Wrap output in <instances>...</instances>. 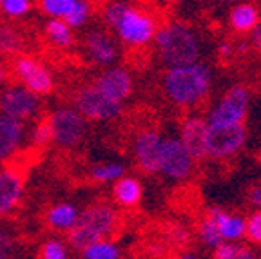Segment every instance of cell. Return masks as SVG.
<instances>
[{"instance_id":"obj_1","label":"cell","mask_w":261,"mask_h":259,"mask_svg":"<svg viewBox=\"0 0 261 259\" xmlns=\"http://www.w3.org/2000/svg\"><path fill=\"white\" fill-rule=\"evenodd\" d=\"M214 85V73L208 64L196 60L192 64L167 67L162 78L163 94L181 109H196L207 101Z\"/></svg>"},{"instance_id":"obj_2","label":"cell","mask_w":261,"mask_h":259,"mask_svg":"<svg viewBox=\"0 0 261 259\" xmlns=\"http://www.w3.org/2000/svg\"><path fill=\"white\" fill-rule=\"evenodd\" d=\"M152 44L156 58L165 67L192 64L200 60L203 51L200 33L179 20H169L158 25Z\"/></svg>"},{"instance_id":"obj_3","label":"cell","mask_w":261,"mask_h":259,"mask_svg":"<svg viewBox=\"0 0 261 259\" xmlns=\"http://www.w3.org/2000/svg\"><path fill=\"white\" fill-rule=\"evenodd\" d=\"M120 214L111 203H94L78 214L76 223L67 230V245L82 252L96 239H106L116 232Z\"/></svg>"},{"instance_id":"obj_4","label":"cell","mask_w":261,"mask_h":259,"mask_svg":"<svg viewBox=\"0 0 261 259\" xmlns=\"http://www.w3.org/2000/svg\"><path fill=\"white\" fill-rule=\"evenodd\" d=\"M158 22L149 11L129 4L113 24V31L122 44L129 47H145L154 38Z\"/></svg>"},{"instance_id":"obj_5","label":"cell","mask_w":261,"mask_h":259,"mask_svg":"<svg viewBox=\"0 0 261 259\" xmlns=\"http://www.w3.org/2000/svg\"><path fill=\"white\" fill-rule=\"evenodd\" d=\"M249 138L245 122L207 123V158L225 162L243 150Z\"/></svg>"},{"instance_id":"obj_6","label":"cell","mask_w":261,"mask_h":259,"mask_svg":"<svg viewBox=\"0 0 261 259\" xmlns=\"http://www.w3.org/2000/svg\"><path fill=\"white\" fill-rule=\"evenodd\" d=\"M74 109L91 122H111L123 113V101L111 98L94 84H86L74 93Z\"/></svg>"},{"instance_id":"obj_7","label":"cell","mask_w":261,"mask_h":259,"mask_svg":"<svg viewBox=\"0 0 261 259\" xmlns=\"http://www.w3.org/2000/svg\"><path fill=\"white\" fill-rule=\"evenodd\" d=\"M51 142L58 149H74L87 133V120L74 107H58L47 118Z\"/></svg>"},{"instance_id":"obj_8","label":"cell","mask_w":261,"mask_h":259,"mask_svg":"<svg viewBox=\"0 0 261 259\" xmlns=\"http://www.w3.org/2000/svg\"><path fill=\"white\" fill-rule=\"evenodd\" d=\"M196 169V160L179 140V136H165L162 142V156H160L158 174L169 182H187L192 178Z\"/></svg>"},{"instance_id":"obj_9","label":"cell","mask_w":261,"mask_h":259,"mask_svg":"<svg viewBox=\"0 0 261 259\" xmlns=\"http://www.w3.org/2000/svg\"><path fill=\"white\" fill-rule=\"evenodd\" d=\"M250 91L247 85L234 84L223 93V96L208 109L207 123H234L245 122L249 116Z\"/></svg>"},{"instance_id":"obj_10","label":"cell","mask_w":261,"mask_h":259,"mask_svg":"<svg viewBox=\"0 0 261 259\" xmlns=\"http://www.w3.org/2000/svg\"><path fill=\"white\" fill-rule=\"evenodd\" d=\"M40 96L29 91L25 85H8L0 91V113L8 114V116H13L28 123L40 114Z\"/></svg>"},{"instance_id":"obj_11","label":"cell","mask_w":261,"mask_h":259,"mask_svg":"<svg viewBox=\"0 0 261 259\" xmlns=\"http://www.w3.org/2000/svg\"><path fill=\"white\" fill-rule=\"evenodd\" d=\"M13 73L20 80L22 85H25L29 91L37 93L38 96L49 94L55 87L53 73L45 67L37 58L25 57V55H16L11 62Z\"/></svg>"},{"instance_id":"obj_12","label":"cell","mask_w":261,"mask_h":259,"mask_svg":"<svg viewBox=\"0 0 261 259\" xmlns=\"http://www.w3.org/2000/svg\"><path fill=\"white\" fill-rule=\"evenodd\" d=\"M82 49H84L87 60L98 67L113 65L120 57L118 44H116L113 35L103 28L87 29L84 38H82Z\"/></svg>"},{"instance_id":"obj_13","label":"cell","mask_w":261,"mask_h":259,"mask_svg":"<svg viewBox=\"0 0 261 259\" xmlns=\"http://www.w3.org/2000/svg\"><path fill=\"white\" fill-rule=\"evenodd\" d=\"M162 142L163 136L160 134L158 129H152V127L142 129L136 134L133 154H135L136 167L142 170L143 174H158Z\"/></svg>"},{"instance_id":"obj_14","label":"cell","mask_w":261,"mask_h":259,"mask_svg":"<svg viewBox=\"0 0 261 259\" xmlns=\"http://www.w3.org/2000/svg\"><path fill=\"white\" fill-rule=\"evenodd\" d=\"M91 84H94L100 91L120 101H125L135 91V80H133L130 71L114 64L103 67V71H100Z\"/></svg>"},{"instance_id":"obj_15","label":"cell","mask_w":261,"mask_h":259,"mask_svg":"<svg viewBox=\"0 0 261 259\" xmlns=\"http://www.w3.org/2000/svg\"><path fill=\"white\" fill-rule=\"evenodd\" d=\"M25 142H28L25 122L0 113V163L15 158Z\"/></svg>"},{"instance_id":"obj_16","label":"cell","mask_w":261,"mask_h":259,"mask_svg":"<svg viewBox=\"0 0 261 259\" xmlns=\"http://www.w3.org/2000/svg\"><path fill=\"white\" fill-rule=\"evenodd\" d=\"M24 194V174L15 165L0 167V218L11 214Z\"/></svg>"},{"instance_id":"obj_17","label":"cell","mask_w":261,"mask_h":259,"mask_svg":"<svg viewBox=\"0 0 261 259\" xmlns=\"http://www.w3.org/2000/svg\"><path fill=\"white\" fill-rule=\"evenodd\" d=\"M179 140L196 162L207 158V120L201 114H191L179 123Z\"/></svg>"},{"instance_id":"obj_18","label":"cell","mask_w":261,"mask_h":259,"mask_svg":"<svg viewBox=\"0 0 261 259\" xmlns=\"http://www.w3.org/2000/svg\"><path fill=\"white\" fill-rule=\"evenodd\" d=\"M207 214L218 225L223 241H241L245 238V218L236 212H227L221 206H208Z\"/></svg>"},{"instance_id":"obj_19","label":"cell","mask_w":261,"mask_h":259,"mask_svg":"<svg viewBox=\"0 0 261 259\" xmlns=\"http://www.w3.org/2000/svg\"><path fill=\"white\" fill-rule=\"evenodd\" d=\"M261 15L259 9L252 4V2H236L234 6H230L228 11V28L232 29L238 35H250L252 29L259 24Z\"/></svg>"},{"instance_id":"obj_20","label":"cell","mask_w":261,"mask_h":259,"mask_svg":"<svg viewBox=\"0 0 261 259\" xmlns=\"http://www.w3.org/2000/svg\"><path fill=\"white\" fill-rule=\"evenodd\" d=\"M143 196V187L138 178L123 174L113 183V199L122 209H135L140 205Z\"/></svg>"},{"instance_id":"obj_21","label":"cell","mask_w":261,"mask_h":259,"mask_svg":"<svg viewBox=\"0 0 261 259\" xmlns=\"http://www.w3.org/2000/svg\"><path fill=\"white\" fill-rule=\"evenodd\" d=\"M78 214H80V211H78V206L73 205V203L69 201L57 203L55 206L49 209L47 216H45V223L55 232H67L76 223Z\"/></svg>"},{"instance_id":"obj_22","label":"cell","mask_w":261,"mask_h":259,"mask_svg":"<svg viewBox=\"0 0 261 259\" xmlns=\"http://www.w3.org/2000/svg\"><path fill=\"white\" fill-rule=\"evenodd\" d=\"M44 31L51 40V44H55L60 49H69L74 44L73 28L64 18H49L44 25Z\"/></svg>"},{"instance_id":"obj_23","label":"cell","mask_w":261,"mask_h":259,"mask_svg":"<svg viewBox=\"0 0 261 259\" xmlns=\"http://www.w3.org/2000/svg\"><path fill=\"white\" fill-rule=\"evenodd\" d=\"M80 254H82V257H86V259H118V257H122L120 247L114 243V241H111L109 238L96 239V241L87 245Z\"/></svg>"},{"instance_id":"obj_24","label":"cell","mask_w":261,"mask_h":259,"mask_svg":"<svg viewBox=\"0 0 261 259\" xmlns=\"http://www.w3.org/2000/svg\"><path fill=\"white\" fill-rule=\"evenodd\" d=\"M214 259H252L254 252L250 245L241 241H221L216 248H212Z\"/></svg>"},{"instance_id":"obj_25","label":"cell","mask_w":261,"mask_h":259,"mask_svg":"<svg viewBox=\"0 0 261 259\" xmlns=\"http://www.w3.org/2000/svg\"><path fill=\"white\" fill-rule=\"evenodd\" d=\"M127 172L122 162H106L98 163L89 170V178L96 183H114Z\"/></svg>"},{"instance_id":"obj_26","label":"cell","mask_w":261,"mask_h":259,"mask_svg":"<svg viewBox=\"0 0 261 259\" xmlns=\"http://www.w3.org/2000/svg\"><path fill=\"white\" fill-rule=\"evenodd\" d=\"M198 239H200V243L203 245V247H207L208 250L216 248L218 245L223 241L220 230H218V225L214 223V219H212L207 212H205V216L200 219V223H198Z\"/></svg>"},{"instance_id":"obj_27","label":"cell","mask_w":261,"mask_h":259,"mask_svg":"<svg viewBox=\"0 0 261 259\" xmlns=\"http://www.w3.org/2000/svg\"><path fill=\"white\" fill-rule=\"evenodd\" d=\"M22 47H24V40H22L18 29L0 24V53L18 55L22 51Z\"/></svg>"},{"instance_id":"obj_28","label":"cell","mask_w":261,"mask_h":259,"mask_svg":"<svg viewBox=\"0 0 261 259\" xmlns=\"http://www.w3.org/2000/svg\"><path fill=\"white\" fill-rule=\"evenodd\" d=\"M91 16H93V4H91V0H76L74 8L71 9V13L65 16L64 20L73 29H80L91 20Z\"/></svg>"},{"instance_id":"obj_29","label":"cell","mask_w":261,"mask_h":259,"mask_svg":"<svg viewBox=\"0 0 261 259\" xmlns=\"http://www.w3.org/2000/svg\"><path fill=\"white\" fill-rule=\"evenodd\" d=\"M76 0H38V8L49 18H65L74 8Z\"/></svg>"},{"instance_id":"obj_30","label":"cell","mask_w":261,"mask_h":259,"mask_svg":"<svg viewBox=\"0 0 261 259\" xmlns=\"http://www.w3.org/2000/svg\"><path fill=\"white\" fill-rule=\"evenodd\" d=\"M245 241L249 245L261 247V209H254L245 218Z\"/></svg>"},{"instance_id":"obj_31","label":"cell","mask_w":261,"mask_h":259,"mask_svg":"<svg viewBox=\"0 0 261 259\" xmlns=\"http://www.w3.org/2000/svg\"><path fill=\"white\" fill-rule=\"evenodd\" d=\"M40 257L42 259H67L69 257V245L57 238L47 239L40 247Z\"/></svg>"},{"instance_id":"obj_32","label":"cell","mask_w":261,"mask_h":259,"mask_svg":"<svg viewBox=\"0 0 261 259\" xmlns=\"http://www.w3.org/2000/svg\"><path fill=\"white\" fill-rule=\"evenodd\" d=\"M28 142L31 143L33 147H37V149L45 147L51 142V131H49L47 120H38V122L28 131Z\"/></svg>"},{"instance_id":"obj_33","label":"cell","mask_w":261,"mask_h":259,"mask_svg":"<svg viewBox=\"0 0 261 259\" xmlns=\"http://www.w3.org/2000/svg\"><path fill=\"white\" fill-rule=\"evenodd\" d=\"M16 234L8 227L0 223V259H9L13 255H16Z\"/></svg>"},{"instance_id":"obj_34","label":"cell","mask_w":261,"mask_h":259,"mask_svg":"<svg viewBox=\"0 0 261 259\" xmlns=\"http://www.w3.org/2000/svg\"><path fill=\"white\" fill-rule=\"evenodd\" d=\"M33 8L31 0H2L0 9L6 16H11V18H20L25 16Z\"/></svg>"},{"instance_id":"obj_35","label":"cell","mask_w":261,"mask_h":259,"mask_svg":"<svg viewBox=\"0 0 261 259\" xmlns=\"http://www.w3.org/2000/svg\"><path fill=\"white\" fill-rule=\"evenodd\" d=\"M247 201L254 206V209H261V183H256L247 191Z\"/></svg>"},{"instance_id":"obj_36","label":"cell","mask_w":261,"mask_h":259,"mask_svg":"<svg viewBox=\"0 0 261 259\" xmlns=\"http://www.w3.org/2000/svg\"><path fill=\"white\" fill-rule=\"evenodd\" d=\"M234 55H236V45L232 42H221L218 45V57H220V60H230Z\"/></svg>"},{"instance_id":"obj_37","label":"cell","mask_w":261,"mask_h":259,"mask_svg":"<svg viewBox=\"0 0 261 259\" xmlns=\"http://www.w3.org/2000/svg\"><path fill=\"white\" fill-rule=\"evenodd\" d=\"M250 45H252L254 51H257V53L261 55V20H259V24L252 29V33H250Z\"/></svg>"},{"instance_id":"obj_38","label":"cell","mask_w":261,"mask_h":259,"mask_svg":"<svg viewBox=\"0 0 261 259\" xmlns=\"http://www.w3.org/2000/svg\"><path fill=\"white\" fill-rule=\"evenodd\" d=\"M218 6H221V8H230V6H234L236 2H240V0H214Z\"/></svg>"},{"instance_id":"obj_39","label":"cell","mask_w":261,"mask_h":259,"mask_svg":"<svg viewBox=\"0 0 261 259\" xmlns=\"http://www.w3.org/2000/svg\"><path fill=\"white\" fill-rule=\"evenodd\" d=\"M6 78H8V71H6L4 64H2V62H0V85L4 84V82H6Z\"/></svg>"},{"instance_id":"obj_40","label":"cell","mask_w":261,"mask_h":259,"mask_svg":"<svg viewBox=\"0 0 261 259\" xmlns=\"http://www.w3.org/2000/svg\"><path fill=\"white\" fill-rule=\"evenodd\" d=\"M257 163L261 165V149H259V152H257Z\"/></svg>"},{"instance_id":"obj_41","label":"cell","mask_w":261,"mask_h":259,"mask_svg":"<svg viewBox=\"0 0 261 259\" xmlns=\"http://www.w3.org/2000/svg\"><path fill=\"white\" fill-rule=\"evenodd\" d=\"M167 2H178V0H167Z\"/></svg>"},{"instance_id":"obj_42","label":"cell","mask_w":261,"mask_h":259,"mask_svg":"<svg viewBox=\"0 0 261 259\" xmlns=\"http://www.w3.org/2000/svg\"><path fill=\"white\" fill-rule=\"evenodd\" d=\"M0 4H2V0H0Z\"/></svg>"},{"instance_id":"obj_43","label":"cell","mask_w":261,"mask_h":259,"mask_svg":"<svg viewBox=\"0 0 261 259\" xmlns=\"http://www.w3.org/2000/svg\"><path fill=\"white\" fill-rule=\"evenodd\" d=\"M259 257H261V254H259Z\"/></svg>"}]
</instances>
